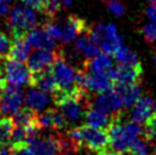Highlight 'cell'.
Masks as SVG:
<instances>
[{
    "label": "cell",
    "mask_w": 156,
    "mask_h": 155,
    "mask_svg": "<svg viewBox=\"0 0 156 155\" xmlns=\"http://www.w3.org/2000/svg\"><path fill=\"white\" fill-rule=\"evenodd\" d=\"M66 132L78 142L80 147H86L96 153L108 147L109 145L107 129H96L84 124L71 128Z\"/></svg>",
    "instance_id": "1"
},
{
    "label": "cell",
    "mask_w": 156,
    "mask_h": 155,
    "mask_svg": "<svg viewBox=\"0 0 156 155\" xmlns=\"http://www.w3.org/2000/svg\"><path fill=\"white\" fill-rule=\"evenodd\" d=\"M37 25V15L27 6H16L12 9L7 21L9 34L14 39L25 38V35Z\"/></svg>",
    "instance_id": "2"
},
{
    "label": "cell",
    "mask_w": 156,
    "mask_h": 155,
    "mask_svg": "<svg viewBox=\"0 0 156 155\" xmlns=\"http://www.w3.org/2000/svg\"><path fill=\"white\" fill-rule=\"evenodd\" d=\"M90 34L94 41L106 55L114 56V54L122 47V38L114 24H95L90 26Z\"/></svg>",
    "instance_id": "3"
},
{
    "label": "cell",
    "mask_w": 156,
    "mask_h": 155,
    "mask_svg": "<svg viewBox=\"0 0 156 155\" xmlns=\"http://www.w3.org/2000/svg\"><path fill=\"white\" fill-rule=\"evenodd\" d=\"M49 67L52 73V77L56 81L58 90H69L75 86L76 70L74 69L73 66H71L61 56L59 49H58V55Z\"/></svg>",
    "instance_id": "4"
},
{
    "label": "cell",
    "mask_w": 156,
    "mask_h": 155,
    "mask_svg": "<svg viewBox=\"0 0 156 155\" xmlns=\"http://www.w3.org/2000/svg\"><path fill=\"white\" fill-rule=\"evenodd\" d=\"M57 25L61 31V41L63 43H69L78 38L80 34L89 30L90 26L83 18L76 15H69L63 21H59Z\"/></svg>",
    "instance_id": "5"
},
{
    "label": "cell",
    "mask_w": 156,
    "mask_h": 155,
    "mask_svg": "<svg viewBox=\"0 0 156 155\" xmlns=\"http://www.w3.org/2000/svg\"><path fill=\"white\" fill-rule=\"evenodd\" d=\"M23 104V91L20 86L7 83L0 98V115H14Z\"/></svg>",
    "instance_id": "6"
},
{
    "label": "cell",
    "mask_w": 156,
    "mask_h": 155,
    "mask_svg": "<svg viewBox=\"0 0 156 155\" xmlns=\"http://www.w3.org/2000/svg\"><path fill=\"white\" fill-rule=\"evenodd\" d=\"M32 72L22 62L5 59V79L7 83L22 86L30 85Z\"/></svg>",
    "instance_id": "7"
},
{
    "label": "cell",
    "mask_w": 156,
    "mask_h": 155,
    "mask_svg": "<svg viewBox=\"0 0 156 155\" xmlns=\"http://www.w3.org/2000/svg\"><path fill=\"white\" fill-rule=\"evenodd\" d=\"M92 106L107 113L111 116L122 112L124 108L121 97L114 89L98 94L95 99H92Z\"/></svg>",
    "instance_id": "8"
},
{
    "label": "cell",
    "mask_w": 156,
    "mask_h": 155,
    "mask_svg": "<svg viewBox=\"0 0 156 155\" xmlns=\"http://www.w3.org/2000/svg\"><path fill=\"white\" fill-rule=\"evenodd\" d=\"M144 70L140 65L119 64L114 67V83L120 85H133L140 83L143 79Z\"/></svg>",
    "instance_id": "9"
},
{
    "label": "cell",
    "mask_w": 156,
    "mask_h": 155,
    "mask_svg": "<svg viewBox=\"0 0 156 155\" xmlns=\"http://www.w3.org/2000/svg\"><path fill=\"white\" fill-rule=\"evenodd\" d=\"M27 144L32 147V150L37 155H55L59 152L58 142H57V132L46 136H35L27 139Z\"/></svg>",
    "instance_id": "10"
},
{
    "label": "cell",
    "mask_w": 156,
    "mask_h": 155,
    "mask_svg": "<svg viewBox=\"0 0 156 155\" xmlns=\"http://www.w3.org/2000/svg\"><path fill=\"white\" fill-rule=\"evenodd\" d=\"M59 49V48H58ZM57 50H48V49H37L33 52H31L27 58V67L30 69L32 73L39 72L41 70L49 67L50 64L55 60L58 55Z\"/></svg>",
    "instance_id": "11"
},
{
    "label": "cell",
    "mask_w": 156,
    "mask_h": 155,
    "mask_svg": "<svg viewBox=\"0 0 156 155\" xmlns=\"http://www.w3.org/2000/svg\"><path fill=\"white\" fill-rule=\"evenodd\" d=\"M86 71L84 77V88L89 92L92 94H101L105 91H108L113 89L114 81L112 79L103 73H94L90 71Z\"/></svg>",
    "instance_id": "12"
},
{
    "label": "cell",
    "mask_w": 156,
    "mask_h": 155,
    "mask_svg": "<svg viewBox=\"0 0 156 155\" xmlns=\"http://www.w3.org/2000/svg\"><path fill=\"white\" fill-rule=\"evenodd\" d=\"M25 40L30 43L31 47L37 49H48V50H57L56 40L52 39L47 32L44 30L42 26H35L25 35Z\"/></svg>",
    "instance_id": "13"
},
{
    "label": "cell",
    "mask_w": 156,
    "mask_h": 155,
    "mask_svg": "<svg viewBox=\"0 0 156 155\" xmlns=\"http://www.w3.org/2000/svg\"><path fill=\"white\" fill-rule=\"evenodd\" d=\"M41 129H51L54 131H62V130L69 128L66 123L65 117L63 116L59 110L57 108H48L46 112L38 115Z\"/></svg>",
    "instance_id": "14"
},
{
    "label": "cell",
    "mask_w": 156,
    "mask_h": 155,
    "mask_svg": "<svg viewBox=\"0 0 156 155\" xmlns=\"http://www.w3.org/2000/svg\"><path fill=\"white\" fill-rule=\"evenodd\" d=\"M29 86L37 87L40 90L44 91L47 94H51V95L55 91L58 90L56 81H55L51 71H50V67H47V69L41 70L39 72L32 73L31 82Z\"/></svg>",
    "instance_id": "15"
},
{
    "label": "cell",
    "mask_w": 156,
    "mask_h": 155,
    "mask_svg": "<svg viewBox=\"0 0 156 155\" xmlns=\"http://www.w3.org/2000/svg\"><path fill=\"white\" fill-rule=\"evenodd\" d=\"M152 110L153 99L149 96H140L138 100L133 104V107L130 114L131 121L138 124H143L151 116Z\"/></svg>",
    "instance_id": "16"
},
{
    "label": "cell",
    "mask_w": 156,
    "mask_h": 155,
    "mask_svg": "<svg viewBox=\"0 0 156 155\" xmlns=\"http://www.w3.org/2000/svg\"><path fill=\"white\" fill-rule=\"evenodd\" d=\"M113 89L120 95L123 104V107L128 108L131 107L139 97L141 96V88L140 83H133V85H120V83H114Z\"/></svg>",
    "instance_id": "17"
},
{
    "label": "cell",
    "mask_w": 156,
    "mask_h": 155,
    "mask_svg": "<svg viewBox=\"0 0 156 155\" xmlns=\"http://www.w3.org/2000/svg\"><path fill=\"white\" fill-rule=\"evenodd\" d=\"M75 48L82 54L83 56L87 57L88 59H91V58H94L100 54V48L94 41V39L91 38L90 27L87 32L80 34L75 39Z\"/></svg>",
    "instance_id": "18"
},
{
    "label": "cell",
    "mask_w": 156,
    "mask_h": 155,
    "mask_svg": "<svg viewBox=\"0 0 156 155\" xmlns=\"http://www.w3.org/2000/svg\"><path fill=\"white\" fill-rule=\"evenodd\" d=\"M84 121H86V124L91 127V128L107 129L108 125L111 124L112 116L109 115V114H107V113L98 110V108L91 106L87 111V113H86Z\"/></svg>",
    "instance_id": "19"
},
{
    "label": "cell",
    "mask_w": 156,
    "mask_h": 155,
    "mask_svg": "<svg viewBox=\"0 0 156 155\" xmlns=\"http://www.w3.org/2000/svg\"><path fill=\"white\" fill-rule=\"evenodd\" d=\"M31 52L30 43L25 40V38L14 39L13 45L10 48V52L8 54V57L6 59H13L17 62H26Z\"/></svg>",
    "instance_id": "20"
},
{
    "label": "cell",
    "mask_w": 156,
    "mask_h": 155,
    "mask_svg": "<svg viewBox=\"0 0 156 155\" xmlns=\"http://www.w3.org/2000/svg\"><path fill=\"white\" fill-rule=\"evenodd\" d=\"M26 103L27 106L33 108L34 111H40L46 107V105L49 103V96L47 92L40 90L37 87H31L29 91L26 92Z\"/></svg>",
    "instance_id": "21"
},
{
    "label": "cell",
    "mask_w": 156,
    "mask_h": 155,
    "mask_svg": "<svg viewBox=\"0 0 156 155\" xmlns=\"http://www.w3.org/2000/svg\"><path fill=\"white\" fill-rule=\"evenodd\" d=\"M113 69L112 59L106 55H97L96 57L88 60L87 71L94 72V73H103L108 75L109 71Z\"/></svg>",
    "instance_id": "22"
},
{
    "label": "cell",
    "mask_w": 156,
    "mask_h": 155,
    "mask_svg": "<svg viewBox=\"0 0 156 155\" xmlns=\"http://www.w3.org/2000/svg\"><path fill=\"white\" fill-rule=\"evenodd\" d=\"M12 119H13L15 125L25 127V125L31 124L38 120V114H37V111L31 108L30 106H24V107L20 108L17 112L14 114Z\"/></svg>",
    "instance_id": "23"
},
{
    "label": "cell",
    "mask_w": 156,
    "mask_h": 155,
    "mask_svg": "<svg viewBox=\"0 0 156 155\" xmlns=\"http://www.w3.org/2000/svg\"><path fill=\"white\" fill-rule=\"evenodd\" d=\"M15 128L14 121L9 116H4L0 119V147L7 146L10 144V138Z\"/></svg>",
    "instance_id": "24"
},
{
    "label": "cell",
    "mask_w": 156,
    "mask_h": 155,
    "mask_svg": "<svg viewBox=\"0 0 156 155\" xmlns=\"http://www.w3.org/2000/svg\"><path fill=\"white\" fill-rule=\"evenodd\" d=\"M114 58L119 64H129V65H140V60H139L137 54L133 52L129 47H124L122 46L115 54H114Z\"/></svg>",
    "instance_id": "25"
},
{
    "label": "cell",
    "mask_w": 156,
    "mask_h": 155,
    "mask_svg": "<svg viewBox=\"0 0 156 155\" xmlns=\"http://www.w3.org/2000/svg\"><path fill=\"white\" fill-rule=\"evenodd\" d=\"M130 151L133 152L136 155H155L153 144L144 136H140L132 144Z\"/></svg>",
    "instance_id": "26"
},
{
    "label": "cell",
    "mask_w": 156,
    "mask_h": 155,
    "mask_svg": "<svg viewBox=\"0 0 156 155\" xmlns=\"http://www.w3.org/2000/svg\"><path fill=\"white\" fill-rule=\"evenodd\" d=\"M12 45H13L12 35L5 31L0 30V60H5L8 57Z\"/></svg>",
    "instance_id": "27"
},
{
    "label": "cell",
    "mask_w": 156,
    "mask_h": 155,
    "mask_svg": "<svg viewBox=\"0 0 156 155\" xmlns=\"http://www.w3.org/2000/svg\"><path fill=\"white\" fill-rule=\"evenodd\" d=\"M10 155H37L27 142L10 144Z\"/></svg>",
    "instance_id": "28"
},
{
    "label": "cell",
    "mask_w": 156,
    "mask_h": 155,
    "mask_svg": "<svg viewBox=\"0 0 156 155\" xmlns=\"http://www.w3.org/2000/svg\"><path fill=\"white\" fill-rule=\"evenodd\" d=\"M144 35L146 41L153 43L156 41V18L151 20V22L144 26Z\"/></svg>",
    "instance_id": "29"
},
{
    "label": "cell",
    "mask_w": 156,
    "mask_h": 155,
    "mask_svg": "<svg viewBox=\"0 0 156 155\" xmlns=\"http://www.w3.org/2000/svg\"><path fill=\"white\" fill-rule=\"evenodd\" d=\"M23 2H25L29 7L33 9H37L40 13H44L46 8L50 2V0H22Z\"/></svg>",
    "instance_id": "30"
},
{
    "label": "cell",
    "mask_w": 156,
    "mask_h": 155,
    "mask_svg": "<svg viewBox=\"0 0 156 155\" xmlns=\"http://www.w3.org/2000/svg\"><path fill=\"white\" fill-rule=\"evenodd\" d=\"M108 8H109V10H111L112 13L115 14L116 16H122V15L124 14V6L122 5V2L117 1V0L109 2Z\"/></svg>",
    "instance_id": "31"
},
{
    "label": "cell",
    "mask_w": 156,
    "mask_h": 155,
    "mask_svg": "<svg viewBox=\"0 0 156 155\" xmlns=\"http://www.w3.org/2000/svg\"><path fill=\"white\" fill-rule=\"evenodd\" d=\"M146 14H147L148 18H151V20L156 18V5L155 4L151 5L147 8V10H146Z\"/></svg>",
    "instance_id": "32"
},
{
    "label": "cell",
    "mask_w": 156,
    "mask_h": 155,
    "mask_svg": "<svg viewBox=\"0 0 156 155\" xmlns=\"http://www.w3.org/2000/svg\"><path fill=\"white\" fill-rule=\"evenodd\" d=\"M8 5L9 4L7 2V1H5V0H0V17L7 14V12H8V9H9Z\"/></svg>",
    "instance_id": "33"
},
{
    "label": "cell",
    "mask_w": 156,
    "mask_h": 155,
    "mask_svg": "<svg viewBox=\"0 0 156 155\" xmlns=\"http://www.w3.org/2000/svg\"><path fill=\"white\" fill-rule=\"evenodd\" d=\"M96 154L97 155H117L116 152L114 151L113 148H109V147H106V148H104V150L97 152Z\"/></svg>",
    "instance_id": "34"
},
{
    "label": "cell",
    "mask_w": 156,
    "mask_h": 155,
    "mask_svg": "<svg viewBox=\"0 0 156 155\" xmlns=\"http://www.w3.org/2000/svg\"><path fill=\"white\" fill-rule=\"evenodd\" d=\"M59 2L62 4V6H64L65 8H69L73 4V0H59Z\"/></svg>",
    "instance_id": "35"
},
{
    "label": "cell",
    "mask_w": 156,
    "mask_h": 155,
    "mask_svg": "<svg viewBox=\"0 0 156 155\" xmlns=\"http://www.w3.org/2000/svg\"><path fill=\"white\" fill-rule=\"evenodd\" d=\"M6 86H7V81H6V80H5V81H0V98H1V96L4 94V90H5V88H6Z\"/></svg>",
    "instance_id": "36"
},
{
    "label": "cell",
    "mask_w": 156,
    "mask_h": 155,
    "mask_svg": "<svg viewBox=\"0 0 156 155\" xmlns=\"http://www.w3.org/2000/svg\"><path fill=\"white\" fill-rule=\"evenodd\" d=\"M117 155H136L133 153V152H131V151H123V152H120V153H117Z\"/></svg>",
    "instance_id": "37"
},
{
    "label": "cell",
    "mask_w": 156,
    "mask_h": 155,
    "mask_svg": "<svg viewBox=\"0 0 156 155\" xmlns=\"http://www.w3.org/2000/svg\"><path fill=\"white\" fill-rule=\"evenodd\" d=\"M152 114H155L156 115V99L153 100V110H152Z\"/></svg>",
    "instance_id": "38"
},
{
    "label": "cell",
    "mask_w": 156,
    "mask_h": 155,
    "mask_svg": "<svg viewBox=\"0 0 156 155\" xmlns=\"http://www.w3.org/2000/svg\"><path fill=\"white\" fill-rule=\"evenodd\" d=\"M55 155H74V154H72V153H63V152H59V154L56 153Z\"/></svg>",
    "instance_id": "39"
},
{
    "label": "cell",
    "mask_w": 156,
    "mask_h": 155,
    "mask_svg": "<svg viewBox=\"0 0 156 155\" xmlns=\"http://www.w3.org/2000/svg\"><path fill=\"white\" fill-rule=\"evenodd\" d=\"M104 2H107V4H109V2H112V1H115V0H103Z\"/></svg>",
    "instance_id": "40"
},
{
    "label": "cell",
    "mask_w": 156,
    "mask_h": 155,
    "mask_svg": "<svg viewBox=\"0 0 156 155\" xmlns=\"http://www.w3.org/2000/svg\"><path fill=\"white\" fill-rule=\"evenodd\" d=\"M149 1H151L152 4H155L156 5V0H149Z\"/></svg>",
    "instance_id": "41"
},
{
    "label": "cell",
    "mask_w": 156,
    "mask_h": 155,
    "mask_svg": "<svg viewBox=\"0 0 156 155\" xmlns=\"http://www.w3.org/2000/svg\"><path fill=\"white\" fill-rule=\"evenodd\" d=\"M155 63H156V56H155Z\"/></svg>",
    "instance_id": "42"
}]
</instances>
